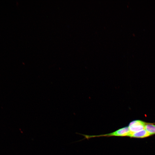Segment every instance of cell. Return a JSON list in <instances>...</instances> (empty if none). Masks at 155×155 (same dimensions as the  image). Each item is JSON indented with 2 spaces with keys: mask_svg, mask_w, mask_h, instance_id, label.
Returning a JSON list of instances; mask_svg holds the SVG:
<instances>
[{
  "mask_svg": "<svg viewBox=\"0 0 155 155\" xmlns=\"http://www.w3.org/2000/svg\"><path fill=\"white\" fill-rule=\"evenodd\" d=\"M130 131L128 127H125L119 129L111 133L98 135H90L82 134L86 138L89 139L91 138L100 137L110 136H128Z\"/></svg>",
  "mask_w": 155,
  "mask_h": 155,
  "instance_id": "obj_1",
  "label": "cell"
},
{
  "mask_svg": "<svg viewBox=\"0 0 155 155\" xmlns=\"http://www.w3.org/2000/svg\"><path fill=\"white\" fill-rule=\"evenodd\" d=\"M148 123L141 120H135L130 122L128 127L130 132H135L145 129Z\"/></svg>",
  "mask_w": 155,
  "mask_h": 155,
  "instance_id": "obj_2",
  "label": "cell"
},
{
  "mask_svg": "<svg viewBox=\"0 0 155 155\" xmlns=\"http://www.w3.org/2000/svg\"><path fill=\"white\" fill-rule=\"evenodd\" d=\"M151 135L145 129L135 132H130L128 137L132 138H144Z\"/></svg>",
  "mask_w": 155,
  "mask_h": 155,
  "instance_id": "obj_3",
  "label": "cell"
},
{
  "mask_svg": "<svg viewBox=\"0 0 155 155\" xmlns=\"http://www.w3.org/2000/svg\"><path fill=\"white\" fill-rule=\"evenodd\" d=\"M145 129L151 135L155 134V125L148 123L146 125Z\"/></svg>",
  "mask_w": 155,
  "mask_h": 155,
  "instance_id": "obj_4",
  "label": "cell"
}]
</instances>
